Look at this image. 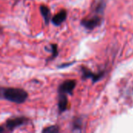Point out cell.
<instances>
[{"label":"cell","instance_id":"1","mask_svg":"<svg viewBox=\"0 0 133 133\" xmlns=\"http://www.w3.org/2000/svg\"><path fill=\"white\" fill-rule=\"evenodd\" d=\"M28 97L27 93L23 89L2 87H0V98H3L10 102L23 104Z\"/></svg>","mask_w":133,"mask_h":133},{"label":"cell","instance_id":"2","mask_svg":"<svg viewBox=\"0 0 133 133\" xmlns=\"http://www.w3.org/2000/svg\"><path fill=\"white\" fill-rule=\"evenodd\" d=\"M76 82L73 79H68L64 81L58 87V93L62 94H72V92L76 87Z\"/></svg>","mask_w":133,"mask_h":133},{"label":"cell","instance_id":"3","mask_svg":"<svg viewBox=\"0 0 133 133\" xmlns=\"http://www.w3.org/2000/svg\"><path fill=\"white\" fill-rule=\"evenodd\" d=\"M27 122V119L25 117H17L9 118L6 121V128L9 131H13L16 128L25 125Z\"/></svg>","mask_w":133,"mask_h":133},{"label":"cell","instance_id":"4","mask_svg":"<svg viewBox=\"0 0 133 133\" xmlns=\"http://www.w3.org/2000/svg\"><path fill=\"white\" fill-rule=\"evenodd\" d=\"M101 22V18L98 16H94L90 19H83L81 21V24L88 30H93L97 27Z\"/></svg>","mask_w":133,"mask_h":133},{"label":"cell","instance_id":"5","mask_svg":"<svg viewBox=\"0 0 133 133\" xmlns=\"http://www.w3.org/2000/svg\"><path fill=\"white\" fill-rule=\"evenodd\" d=\"M82 73H83V79H88V78H91L93 79V82L95 83L97 81H98L99 79H101L103 77V72L101 73H93L90 70L87 69V68L83 67L82 68Z\"/></svg>","mask_w":133,"mask_h":133},{"label":"cell","instance_id":"6","mask_svg":"<svg viewBox=\"0 0 133 133\" xmlns=\"http://www.w3.org/2000/svg\"><path fill=\"white\" fill-rule=\"evenodd\" d=\"M67 17V12L65 9L61 10L59 12H58L55 16L52 17L51 22L55 26H60L66 19Z\"/></svg>","mask_w":133,"mask_h":133},{"label":"cell","instance_id":"7","mask_svg":"<svg viewBox=\"0 0 133 133\" xmlns=\"http://www.w3.org/2000/svg\"><path fill=\"white\" fill-rule=\"evenodd\" d=\"M58 110L60 112H63L67 110L68 108V98L65 94H59V99H58Z\"/></svg>","mask_w":133,"mask_h":133},{"label":"cell","instance_id":"8","mask_svg":"<svg viewBox=\"0 0 133 133\" xmlns=\"http://www.w3.org/2000/svg\"><path fill=\"white\" fill-rule=\"evenodd\" d=\"M40 10H41V13L44 18V20L46 24H48L50 22V18H51V11L48 9V7H47L46 5H41L40 7Z\"/></svg>","mask_w":133,"mask_h":133},{"label":"cell","instance_id":"9","mask_svg":"<svg viewBox=\"0 0 133 133\" xmlns=\"http://www.w3.org/2000/svg\"><path fill=\"white\" fill-rule=\"evenodd\" d=\"M51 52V57L49 58V60H52L54 59L55 58H56L58 55V47H57V44H51V50H49Z\"/></svg>","mask_w":133,"mask_h":133},{"label":"cell","instance_id":"10","mask_svg":"<svg viewBox=\"0 0 133 133\" xmlns=\"http://www.w3.org/2000/svg\"><path fill=\"white\" fill-rule=\"evenodd\" d=\"M59 132V129L56 125H52L47 127L42 130V132H48V133H56Z\"/></svg>","mask_w":133,"mask_h":133},{"label":"cell","instance_id":"11","mask_svg":"<svg viewBox=\"0 0 133 133\" xmlns=\"http://www.w3.org/2000/svg\"><path fill=\"white\" fill-rule=\"evenodd\" d=\"M5 132L4 128H3V127H2V126H0V132Z\"/></svg>","mask_w":133,"mask_h":133}]
</instances>
